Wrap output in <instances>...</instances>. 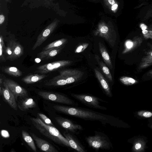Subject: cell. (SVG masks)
I'll use <instances>...</instances> for the list:
<instances>
[{"mask_svg":"<svg viewBox=\"0 0 152 152\" xmlns=\"http://www.w3.org/2000/svg\"><path fill=\"white\" fill-rule=\"evenodd\" d=\"M53 108L59 112L73 117L86 120L98 121L104 125L117 126V119L113 116L76 107L55 105Z\"/></svg>","mask_w":152,"mask_h":152,"instance_id":"1","label":"cell"},{"mask_svg":"<svg viewBox=\"0 0 152 152\" xmlns=\"http://www.w3.org/2000/svg\"><path fill=\"white\" fill-rule=\"evenodd\" d=\"M31 120L34 126L43 135L56 143L70 147L67 140L56 128L46 124L39 117Z\"/></svg>","mask_w":152,"mask_h":152,"instance_id":"2","label":"cell"},{"mask_svg":"<svg viewBox=\"0 0 152 152\" xmlns=\"http://www.w3.org/2000/svg\"><path fill=\"white\" fill-rule=\"evenodd\" d=\"M89 146L95 150H110L113 145L108 137L101 132H96L93 136L86 138Z\"/></svg>","mask_w":152,"mask_h":152,"instance_id":"3","label":"cell"},{"mask_svg":"<svg viewBox=\"0 0 152 152\" xmlns=\"http://www.w3.org/2000/svg\"><path fill=\"white\" fill-rule=\"evenodd\" d=\"M71 96L85 105L90 107L100 110H106L107 108L101 105V102H106L102 99L92 95L86 94L72 93Z\"/></svg>","mask_w":152,"mask_h":152,"instance_id":"4","label":"cell"},{"mask_svg":"<svg viewBox=\"0 0 152 152\" xmlns=\"http://www.w3.org/2000/svg\"><path fill=\"white\" fill-rule=\"evenodd\" d=\"M38 94L44 99L72 106L76 105L74 101L65 95L53 92L39 91Z\"/></svg>","mask_w":152,"mask_h":152,"instance_id":"5","label":"cell"},{"mask_svg":"<svg viewBox=\"0 0 152 152\" xmlns=\"http://www.w3.org/2000/svg\"><path fill=\"white\" fill-rule=\"evenodd\" d=\"M60 75L53 78L61 79L65 80L67 84L76 82L80 80L84 73L76 69H66L59 72Z\"/></svg>","mask_w":152,"mask_h":152,"instance_id":"6","label":"cell"},{"mask_svg":"<svg viewBox=\"0 0 152 152\" xmlns=\"http://www.w3.org/2000/svg\"><path fill=\"white\" fill-rule=\"evenodd\" d=\"M59 20L56 18L46 27L40 33L32 49L34 50L39 47L50 36L57 27Z\"/></svg>","mask_w":152,"mask_h":152,"instance_id":"7","label":"cell"},{"mask_svg":"<svg viewBox=\"0 0 152 152\" xmlns=\"http://www.w3.org/2000/svg\"><path fill=\"white\" fill-rule=\"evenodd\" d=\"M72 62L71 61L63 60L47 64L37 67L34 72L41 74L48 73L68 66Z\"/></svg>","mask_w":152,"mask_h":152,"instance_id":"8","label":"cell"},{"mask_svg":"<svg viewBox=\"0 0 152 152\" xmlns=\"http://www.w3.org/2000/svg\"><path fill=\"white\" fill-rule=\"evenodd\" d=\"M55 119L58 124L62 127L75 134H78L80 131L83 129L82 126L67 118L61 117H56Z\"/></svg>","mask_w":152,"mask_h":152,"instance_id":"9","label":"cell"},{"mask_svg":"<svg viewBox=\"0 0 152 152\" xmlns=\"http://www.w3.org/2000/svg\"><path fill=\"white\" fill-rule=\"evenodd\" d=\"M55 0H25L22 4V7H27L31 8L40 7L48 8H56V4L54 3Z\"/></svg>","mask_w":152,"mask_h":152,"instance_id":"10","label":"cell"},{"mask_svg":"<svg viewBox=\"0 0 152 152\" xmlns=\"http://www.w3.org/2000/svg\"><path fill=\"white\" fill-rule=\"evenodd\" d=\"M4 81L12 93L16 100L18 97H25L28 96L27 91L15 81L10 79H6Z\"/></svg>","mask_w":152,"mask_h":152,"instance_id":"11","label":"cell"},{"mask_svg":"<svg viewBox=\"0 0 152 152\" xmlns=\"http://www.w3.org/2000/svg\"><path fill=\"white\" fill-rule=\"evenodd\" d=\"M102 37L112 47L114 46L116 39V35H113L110 31L108 27L106 25L100 26L94 34Z\"/></svg>","mask_w":152,"mask_h":152,"instance_id":"12","label":"cell"},{"mask_svg":"<svg viewBox=\"0 0 152 152\" xmlns=\"http://www.w3.org/2000/svg\"><path fill=\"white\" fill-rule=\"evenodd\" d=\"M31 134L37 146L41 151L46 152H58L54 146L46 140L38 137L33 133H31Z\"/></svg>","mask_w":152,"mask_h":152,"instance_id":"13","label":"cell"},{"mask_svg":"<svg viewBox=\"0 0 152 152\" xmlns=\"http://www.w3.org/2000/svg\"><path fill=\"white\" fill-rule=\"evenodd\" d=\"M4 88H2V96L5 101L14 110H18V105L14 96L9 89L7 85L4 81Z\"/></svg>","mask_w":152,"mask_h":152,"instance_id":"14","label":"cell"},{"mask_svg":"<svg viewBox=\"0 0 152 152\" xmlns=\"http://www.w3.org/2000/svg\"><path fill=\"white\" fill-rule=\"evenodd\" d=\"M142 37L141 36L134 37L132 40H127L124 45V48L122 54H126L130 53L140 46L143 42Z\"/></svg>","mask_w":152,"mask_h":152,"instance_id":"15","label":"cell"},{"mask_svg":"<svg viewBox=\"0 0 152 152\" xmlns=\"http://www.w3.org/2000/svg\"><path fill=\"white\" fill-rule=\"evenodd\" d=\"M63 134L68 141L70 147L78 152H86L84 147L74 136L66 131L64 132Z\"/></svg>","mask_w":152,"mask_h":152,"instance_id":"16","label":"cell"},{"mask_svg":"<svg viewBox=\"0 0 152 152\" xmlns=\"http://www.w3.org/2000/svg\"><path fill=\"white\" fill-rule=\"evenodd\" d=\"M94 71L96 76L106 95L108 96L111 97L112 94L108 82L99 71L96 69H94Z\"/></svg>","mask_w":152,"mask_h":152,"instance_id":"17","label":"cell"},{"mask_svg":"<svg viewBox=\"0 0 152 152\" xmlns=\"http://www.w3.org/2000/svg\"><path fill=\"white\" fill-rule=\"evenodd\" d=\"M152 65V45L146 52L145 55L142 58L138 67V70L146 69Z\"/></svg>","mask_w":152,"mask_h":152,"instance_id":"18","label":"cell"},{"mask_svg":"<svg viewBox=\"0 0 152 152\" xmlns=\"http://www.w3.org/2000/svg\"><path fill=\"white\" fill-rule=\"evenodd\" d=\"M62 46L43 50L38 54L37 56L42 60L48 59L56 56L62 49Z\"/></svg>","mask_w":152,"mask_h":152,"instance_id":"19","label":"cell"},{"mask_svg":"<svg viewBox=\"0 0 152 152\" xmlns=\"http://www.w3.org/2000/svg\"><path fill=\"white\" fill-rule=\"evenodd\" d=\"M138 17L141 20L143 21L152 18V2L148 4L141 9Z\"/></svg>","mask_w":152,"mask_h":152,"instance_id":"20","label":"cell"},{"mask_svg":"<svg viewBox=\"0 0 152 152\" xmlns=\"http://www.w3.org/2000/svg\"><path fill=\"white\" fill-rule=\"evenodd\" d=\"M18 105V107L20 110L25 111L30 108L35 107L37 104L33 99L26 98L20 100Z\"/></svg>","mask_w":152,"mask_h":152,"instance_id":"21","label":"cell"},{"mask_svg":"<svg viewBox=\"0 0 152 152\" xmlns=\"http://www.w3.org/2000/svg\"><path fill=\"white\" fill-rule=\"evenodd\" d=\"M99 49L102 58L108 68L112 69L113 66L111 58L104 45L99 41L98 43Z\"/></svg>","mask_w":152,"mask_h":152,"instance_id":"22","label":"cell"},{"mask_svg":"<svg viewBox=\"0 0 152 152\" xmlns=\"http://www.w3.org/2000/svg\"><path fill=\"white\" fill-rule=\"evenodd\" d=\"M47 76L45 74H31L23 77L22 80L26 84H30L41 80Z\"/></svg>","mask_w":152,"mask_h":152,"instance_id":"23","label":"cell"},{"mask_svg":"<svg viewBox=\"0 0 152 152\" xmlns=\"http://www.w3.org/2000/svg\"><path fill=\"white\" fill-rule=\"evenodd\" d=\"M13 48L12 59L18 58L21 56L23 53L22 46L18 42L15 40H11Z\"/></svg>","mask_w":152,"mask_h":152,"instance_id":"24","label":"cell"},{"mask_svg":"<svg viewBox=\"0 0 152 152\" xmlns=\"http://www.w3.org/2000/svg\"><path fill=\"white\" fill-rule=\"evenodd\" d=\"M95 58L105 76L110 81L112 82L113 81L112 77L107 65L101 60L100 58L98 55H95Z\"/></svg>","mask_w":152,"mask_h":152,"instance_id":"25","label":"cell"},{"mask_svg":"<svg viewBox=\"0 0 152 152\" xmlns=\"http://www.w3.org/2000/svg\"><path fill=\"white\" fill-rule=\"evenodd\" d=\"M21 134L23 139L33 151L37 152V149L33 138L25 130H22Z\"/></svg>","mask_w":152,"mask_h":152,"instance_id":"26","label":"cell"},{"mask_svg":"<svg viewBox=\"0 0 152 152\" xmlns=\"http://www.w3.org/2000/svg\"><path fill=\"white\" fill-rule=\"evenodd\" d=\"M3 71L4 73L15 77H19L22 75V72L15 66L5 67L3 69Z\"/></svg>","mask_w":152,"mask_h":152,"instance_id":"27","label":"cell"},{"mask_svg":"<svg viewBox=\"0 0 152 152\" xmlns=\"http://www.w3.org/2000/svg\"><path fill=\"white\" fill-rule=\"evenodd\" d=\"M67 39L66 38H62L57 40L45 46L43 48L42 50H45L51 48L62 46L67 42Z\"/></svg>","mask_w":152,"mask_h":152,"instance_id":"28","label":"cell"},{"mask_svg":"<svg viewBox=\"0 0 152 152\" xmlns=\"http://www.w3.org/2000/svg\"><path fill=\"white\" fill-rule=\"evenodd\" d=\"M66 85H67V83L65 80L54 78L45 83V85L47 86H59Z\"/></svg>","mask_w":152,"mask_h":152,"instance_id":"29","label":"cell"},{"mask_svg":"<svg viewBox=\"0 0 152 152\" xmlns=\"http://www.w3.org/2000/svg\"><path fill=\"white\" fill-rule=\"evenodd\" d=\"M119 80L123 84L127 86L133 85L138 82L136 80L133 78L127 76L121 77Z\"/></svg>","mask_w":152,"mask_h":152,"instance_id":"30","label":"cell"},{"mask_svg":"<svg viewBox=\"0 0 152 152\" xmlns=\"http://www.w3.org/2000/svg\"><path fill=\"white\" fill-rule=\"evenodd\" d=\"M142 29L144 38L146 39H152V25L148 27L142 26Z\"/></svg>","mask_w":152,"mask_h":152,"instance_id":"31","label":"cell"},{"mask_svg":"<svg viewBox=\"0 0 152 152\" xmlns=\"http://www.w3.org/2000/svg\"><path fill=\"white\" fill-rule=\"evenodd\" d=\"M4 43L3 37L1 35L0 36V58L1 61L5 60V57L4 55V52L5 50Z\"/></svg>","mask_w":152,"mask_h":152,"instance_id":"32","label":"cell"},{"mask_svg":"<svg viewBox=\"0 0 152 152\" xmlns=\"http://www.w3.org/2000/svg\"><path fill=\"white\" fill-rule=\"evenodd\" d=\"M7 54V58L10 59H12L13 54V48L11 41H10L6 47L5 50Z\"/></svg>","mask_w":152,"mask_h":152,"instance_id":"33","label":"cell"},{"mask_svg":"<svg viewBox=\"0 0 152 152\" xmlns=\"http://www.w3.org/2000/svg\"><path fill=\"white\" fill-rule=\"evenodd\" d=\"M38 115L40 118L45 123L53 126H54L51 120L45 115L41 113H38Z\"/></svg>","mask_w":152,"mask_h":152,"instance_id":"34","label":"cell"},{"mask_svg":"<svg viewBox=\"0 0 152 152\" xmlns=\"http://www.w3.org/2000/svg\"><path fill=\"white\" fill-rule=\"evenodd\" d=\"M88 45V43H84L78 46L75 50V52L77 53L83 52L87 48Z\"/></svg>","mask_w":152,"mask_h":152,"instance_id":"35","label":"cell"},{"mask_svg":"<svg viewBox=\"0 0 152 152\" xmlns=\"http://www.w3.org/2000/svg\"><path fill=\"white\" fill-rule=\"evenodd\" d=\"M137 115L145 118H150L152 116V113L149 111H141L138 112Z\"/></svg>","mask_w":152,"mask_h":152,"instance_id":"36","label":"cell"},{"mask_svg":"<svg viewBox=\"0 0 152 152\" xmlns=\"http://www.w3.org/2000/svg\"><path fill=\"white\" fill-rule=\"evenodd\" d=\"M149 0H140V4L138 5V7H141L144 5H146Z\"/></svg>","mask_w":152,"mask_h":152,"instance_id":"37","label":"cell"},{"mask_svg":"<svg viewBox=\"0 0 152 152\" xmlns=\"http://www.w3.org/2000/svg\"><path fill=\"white\" fill-rule=\"evenodd\" d=\"M145 75L148 78H152V69L147 72Z\"/></svg>","mask_w":152,"mask_h":152,"instance_id":"38","label":"cell"},{"mask_svg":"<svg viewBox=\"0 0 152 152\" xmlns=\"http://www.w3.org/2000/svg\"><path fill=\"white\" fill-rule=\"evenodd\" d=\"M5 19V16L2 14H1L0 15V24L1 25L4 22Z\"/></svg>","mask_w":152,"mask_h":152,"instance_id":"39","label":"cell"},{"mask_svg":"<svg viewBox=\"0 0 152 152\" xmlns=\"http://www.w3.org/2000/svg\"><path fill=\"white\" fill-rule=\"evenodd\" d=\"M118 7V4L116 3H115L111 6V9L113 11H115L117 9Z\"/></svg>","mask_w":152,"mask_h":152,"instance_id":"40","label":"cell"},{"mask_svg":"<svg viewBox=\"0 0 152 152\" xmlns=\"http://www.w3.org/2000/svg\"><path fill=\"white\" fill-rule=\"evenodd\" d=\"M142 147V145L140 143H137L135 145L134 148L136 150H138L141 148Z\"/></svg>","mask_w":152,"mask_h":152,"instance_id":"41","label":"cell"},{"mask_svg":"<svg viewBox=\"0 0 152 152\" xmlns=\"http://www.w3.org/2000/svg\"><path fill=\"white\" fill-rule=\"evenodd\" d=\"M109 4L111 5H113L115 3L114 0H107Z\"/></svg>","mask_w":152,"mask_h":152,"instance_id":"42","label":"cell"},{"mask_svg":"<svg viewBox=\"0 0 152 152\" xmlns=\"http://www.w3.org/2000/svg\"><path fill=\"white\" fill-rule=\"evenodd\" d=\"M2 88H1V86H0V95L1 96L2 95Z\"/></svg>","mask_w":152,"mask_h":152,"instance_id":"43","label":"cell"},{"mask_svg":"<svg viewBox=\"0 0 152 152\" xmlns=\"http://www.w3.org/2000/svg\"><path fill=\"white\" fill-rule=\"evenodd\" d=\"M6 2L10 3L12 1V0H4Z\"/></svg>","mask_w":152,"mask_h":152,"instance_id":"44","label":"cell"},{"mask_svg":"<svg viewBox=\"0 0 152 152\" xmlns=\"http://www.w3.org/2000/svg\"><path fill=\"white\" fill-rule=\"evenodd\" d=\"M2 83V79L1 78H0V86H1V84Z\"/></svg>","mask_w":152,"mask_h":152,"instance_id":"45","label":"cell"},{"mask_svg":"<svg viewBox=\"0 0 152 152\" xmlns=\"http://www.w3.org/2000/svg\"><path fill=\"white\" fill-rule=\"evenodd\" d=\"M151 127L152 128V126H151Z\"/></svg>","mask_w":152,"mask_h":152,"instance_id":"46","label":"cell"},{"mask_svg":"<svg viewBox=\"0 0 152 152\" xmlns=\"http://www.w3.org/2000/svg\"></svg>","mask_w":152,"mask_h":152,"instance_id":"47","label":"cell"}]
</instances>
